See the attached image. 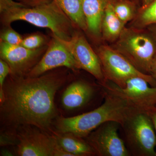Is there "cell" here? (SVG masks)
<instances>
[{
    "label": "cell",
    "mask_w": 156,
    "mask_h": 156,
    "mask_svg": "<svg viewBox=\"0 0 156 156\" xmlns=\"http://www.w3.org/2000/svg\"><path fill=\"white\" fill-rule=\"evenodd\" d=\"M68 69L59 68L34 77L9 75L0 102L1 123L11 128L31 126L51 133L57 116L55 95L68 81Z\"/></svg>",
    "instance_id": "6da1fadb"
},
{
    "label": "cell",
    "mask_w": 156,
    "mask_h": 156,
    "mask_svg": "<svg viewBox=\"0 0 156 156\" xmlns=\"http://www.w3.org/2000/svg\"><path fill=\"white\" fill-rule=\"evenodd\" d=\"M104 102L94 110L72 117L57 119V131L70 133L85 138L103 123L113 121L123 126L138 112L129 106L122 98L103 90Z\"/></svg>",
    "instance_id": "7a4b0ae2"
},
{
    "label": "cell",
    "mask_w": 156,
    "mask_h": 156,
    "mask_svg": "<svg viewBox=\"0 0 156 156\" xmlns=\"http://www.w3.org/2000/svg\"><path fill=\"white\" fill-rule=\"evenodd\" d=\"M0 14L2 27L11 26L14 21L22 20L38 27L49 29L52 34L64 41L70 40L75 29L77 28L55 0L37 7H18Z\"/></svg>",
    "instance_id": "3957f363"
},
{
    "label": "cell",
    "mask_w": 156,
    "mask_h": 156,
    "mask_svg": "<svg viewBox=\"0 0 156 156\" xmlns=\"http://www.w3.org/2000/svg\"><path fill=\"white\" fill-rule=\"evenodd\" d=\"M96 53L100 59L106 81L124 88L129 79L140 77L146 80L152 87H156V80L152 76L140 72L117 50L101 46Z\"/></svg>",
    "instance_id": "277c9868"
},
{
    "label": "cell",
    "mask_w": 156,
    "mask_h": 156,
    "mask_svg": "<svg viewBox=\"0 0 156 156\" xmlns=\"http://www.w3.org/2000/svg\"><path fill=\"white\" fill-rule=\"evenodd\" d=\"M103 90L118 95L139 113L149 116L156 112V87H152L140 77L129 79L121 88L109 81L100 83Z\"/></svg>",
    "instance_id": "5b68a950"
},
{
    "label": "cell",
    "mask_w": 156,
    "mask_h": 156,
    "mask_svg": "<svg viewBox=\"0 0 156 156\" xmlns=\"http://www.w3.org/2000/svg\"><path fill=\"white\" fill-rule=\"evenodd\" d=\"M117 44V51L141 72L150 75L156 53L154 42L146 34L125 30Z\"/></svg>",
    "instance_id": "8992f818"
},
{
    "label": "cell",
    "mask_w": 156,
    "mask_h": 156,
    "mask_svg": "<svg viewBox=\"0 0 156 156\" xmlns=\"http://www.w3.org/2000/svg\"><path fill=\"white\" fill-rule=\"evenodd\" d=\"M122 127L132 153L136 156H156V134L150 116L135 114Z\"/></svg>",
    "instance_id": "52a82bcc"
},
{
    "label": "cell",
    "mask_w": 156,
    "mask_h": 156,
    "mask_svg": "<svg viewBox=\"0 0 156 156\" xmlns=\"http://www.w3.org/2000/svg\"><path fill=\"white\" fill-rule=\"evenodd\" d=\"M16 131L18 143L17 154L20 156H55L60 146L53 134L41 129L20 126Z\"/></svg>",
    "instance_id": "ba28073f"
},
{
    "label": "cell",
    "mask_w": 156,
    "mask_h": 156,
    "mask_svg": "<svg viewBox=\"0 0 156 156\" xmlns=\"http://www.w3.org/2000/svg\"><path fill=\"white\" fill-rule=\"evenodd\" d=\"M121 125L113 121L101 125L85 137L86 140L99 156H128L129 151L119 136Z\"/></svg>",
    "instance_id": "9c48e42d"
},
{
    "label": "cell",
    "mask_w": 156,
    "mask_h": 156,
    "mask_svg": "<svg viewBox=\"0 0 156 156\" xmlns=\"http://www.w3.org/2000/svg\"><path fill=\"white\" fill-rule=\"evenodd\" d=\"M48 47L30 50L21 45H11L0 41V58L9 65V75L25 76L40 61Z\"/></svg>",
    "instance_id": "30bf717a"
},
{
    "label": "cell",
    "mask_w": 156,
    "mask_h": 156,
    "mask_svg": "<svg viewBox=\"0 0 156 156\" xmlns=\"http://www.w3.org/2000/svg\"><path fill=\"white\" fill-rule=\"evenodd\" d=\"M58 39L69 50L80 69L91 74L99 81L100 83L106 81L99 57L83 35L75 30L68 41Z\"/></svg>",
    "instance_id": "8fae6325"
},
{
    "label": "cell",
    "mask_w": 156,
    "mask_h": 156,
    "mask_svg": "<svg viewBox=\"0 0 156 156\" xmlns=\"http://www.w3.org/2000/svg\"><path fill=\"white\" fill-rule=\"evenodd\" d=\"M62 67L74 71L80 69L69 50L52 34L44 54L27 76H38L49 71Z\"/></svg>",
    "instance_id": "7c38bea8"
},
{
    "label": "cell",
    "mask_w": 156,
    "mask_h": 156,
    "mask_svg": "<svg viewBox=\"0 0 156 156\" xmlns=\"http://www.w3.org/2000/svg\"><path fill=\"white\" fill-rule=\"evenodd\" d=\"M93 93V87L89 83L84 81H75L65 90L62 97V104L67 110L79 108L91 99Z\"/></svg>",
    "instance_id": "4fadbf2b"
},
{
    "label": "cell",
    "mask_w": 156,
    "mask_h": 156,
    "mask_svg": "<svg viewBox=\"0 0 156 156\" xmlns=\"http://www.w3.org/2000/svg\"><path fill=\"white\" fill-rule=\"evenodd\" d=\"M87 32L95 37L101 33V23L105 11L109 0H82Z\"/></svg>",
    "instance_id": "5bb4252c"
},
{
    "label": "cell",
    "mask_w": 156,
    "mask_h": 156,
    "mask_svg": "<svg viewBox=\"0 0 156 156\" xmlns=\"http://www.w3.org/2000/svg\"><path fill=\"white\" fill-rule=\"evenodd\" d=\"M51 134L56 137L62 148L72 156L95 155V151L83 138L70 133H63L52 131Z\"/></svg>",
    "instance_id": "9a60e30c"
},
{
    "label": "cell",
    "mask_w": 156,
    "mask_h": 156,
    "mask_svg": "<svg viewBox=\"0 0 156 156\" xmlns=\"http://www.w3.org/2000/svg\"><path fill=\"white\" fill-rule=\"evenodd\" d=\"M125 24L115 14L113 5L110 2L105 11L101 23V33L104 37L109 41L119 37L124 30Z\"/></svg>",
    "instance_id": "2e32d148"
},
{
    "label": "cell",
    "mask_w": 156,
    "mask_h": 156,
    "mask_svg": "<svg viewBox=\"0 0 156 156\" xmlns=\"http://www.w3.org/2000/svg\"><path fill=\"white\" fill-rule=\"evenodd\" d=\"M62 10L78 29L87 32V21L84 15L82 0H55Z\"/></svg>",
    "instance_id": "e0dca14e"
},
{
    "label": "cell",
    "mask_w": 156,
    "mask_h": 156,
    "mask_svg": "<svg viewBox=\"0 0 156 156\" xmlns=\"http://www.w3.org/2000/svg\"><path fill=\"white\" fill-rule=\"evenodd\" d=\"M50 38L41 33H34L23 36L20 45L30 50H35L48 45Z\"/></svg>",
    "instance_id": "ac0fdd59"
},
{
    "label": "cell",
    "mask_w": 156,
    "mask_h": 156,
    "mask_svg": "<svg viewBox=\"0 0 156 156\" xmlns=\"http://www.w3.org/2000/svg\"><path fill=\"white\" fill-rule=\"evenodd\" d=\"M23 36L14 30L11 26L3 27L0 33V41L11 45L21 44Z\"/></svg>",
    "instance_id": "d6986e66"
},
{
    "label": "cell",
    "mask_w": 156,
    "mask_h": 156,
    "mask_svg": "<svg viewBox=\"0 0 156 156\" xmlns=\"http://www.w3.org/2000/svg\"><path fill=\"white\" fill-rule=\"evenodd\" d=\"M138 19L140 26H145L156 23V0L143 9Z\"/></svg>",
    "instance_id": "ffe728a7"
},
{
    "label": "cell",
    "mask_w": 156,
    "mask_h": 156,
    "mask_svg": "<svg viewBox=\"0 0 156 156\" xmlns=\"http://www.w3.org/2000/svg\"><path fill=\"white\" fill-rule=\"evenodd\" d=\"M114 10L118 18L124 23L131 20L134 16L133 9L127 3H118L114 5Z\"/></svg>",
    "instance_id": "44dd1931"
},
{
    "label": "cell",
    "mask_w": 156,
    "mask_h": 156,
    "mask_svg": "<svg viewBox=\"0 0 156 156\" xmlns=\"http://www.w3.org/2000/svg\"><path fill=\"white\" fill-rule=\"evenodd\" d=\"M11 69L8 63L0 59V102L4 98V86L6 79L10 74Z\"/></svg>",
    "instance_id": "7402d4cb"
},
{
    "label": "cell",
    "mask_w": 156,
    "mask_h": 156,
    "mask_svg": "<svg viewBox=\"0 0 156 156\" xmlns=\"http://www.w3.org/2000/svg\"><path fill=\"white\" fill-rule=\"evenodd\" d=\"M18 141L16 130H13L12 128L11 131L1 133V146L17 144Z\"/></svg>",
    "instance_id": "603a6c76"
},
{
    "label": "cell",
    "mask_w": 156,
    "mask_h": 156,
    "mask_svg": "<svg viewBox=\"0 0 156 156\" xmlns=\"http://www.w3.org/2000/svg\"><path fill=\"white\" fill-rule=\"evenodd\" d=\"M18 7H24L20 3L14 0H0V13Z\"/></svg>",
    "instance_id": "cb8c5ba5"
},
{
    "label": "cell",
    "mask_w": 156,
    "mask_h": 156,
    "mask_svg": "<svg viewBox=\"0 0 156 156\" xmlns=\"http://www.w3.org/2000/svg\"><path fill=\"white\" fill-rule=\"evenodd\" d=\"M53 0H16L25 8H34L45 5Z\"/></svg>",
    "instance_id": "d4e9b609"
},
{
    "label": "cell",
    "mask_w": 156,
    "mask_h": 156,
    "mask_svg": "<svg viewBox=\"0 0 156 156\" xmlns=\"http://www.w3.org/2000/svg\"><path fill=\"white\" fill-rule=\"evenodd\" d=\"M151 75L152 76L156 81V54L154 57L152 63Z\"/></svg>",
    "instance_id": "484cf974"
},
{
    "label": "cell",
    "mask_w": 156,
    "mask_h": 156,
    "mask_svg": "<svg viewBox=\"0 0 156 156\" xmlns=\"http://www.w3.org/2000/svg\"><path fill=\"white\" fill-rule=\"evenodd\" d=\"M154 0H143V5L142 10L145 9Z\"/></svg>",
    "instance_id": "4316f807"
},
{
    "label": "cell",
    "mask_w": 156,
    "mask_h": 156,
    "mask_svg": "<svg viewBox=\"0 0 156 156\" xmlns=\"http://www.w3.org/2000/svg\"><path fill=\"white\" fill-rule=\"evenodd\" d=\"M1 156H13V154L8 150H3L1 153Z\"/></svg>",
    "instance_id": "83f0119b"
},
{
    "label": "cell",
    "mask_w": 156,
    "mask_h": 156,
    "mask_svg": "<svg viewBox=\"0 0 156 156\" xmlns=\"http://www.w3.org/2000/svg\"><path fill=\"white\" fill-rule=\"evenodd\" d=\"M150 116L152 120L156 134V112L154 113L152 115H151Z\"/></svg>",
    "instance_id": "f1b7e54d"
},
{
    "label": "cell",
    "mask_w": 156,
    "mask_h": 156,
    "mask_svg": "<svg viewBox=\"0 0 156 156\" xmlns=\"http://www.w3.org/2000/svg\"><path fill=\"white\" fill-rule=\"evenodd\" d=\"M154 34H155V37H156V29H155V31H154Z\"/></svg>",
    "instance_id": "f546056e"
}]
</instances>
